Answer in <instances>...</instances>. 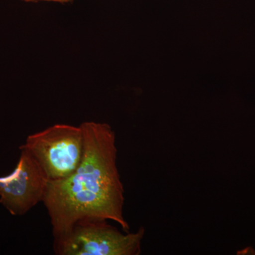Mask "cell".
Instances as JSON below:
<instances>
[{
  "label": "cell",
  "mask_w": 255,
  "mask_h": 255,
  "mask_svg": "<svg viewBox=\"0 0 255 255\" xmlns=\"http://www.w3.org/2000/svg\"><path fill=\"white\" fill-rule=\"evenodd\" d=\"M23 1H26V2H33V1H53V2L61 3V4H65V3L70 2L73 0H21Z\"/></svg>",
  "instance_id": "obj_5"
},
{
  "label": "cell",
  "mask_w": 255,
  "mask_h": 255,
  "mask_svg": "<svg viewBox=\"0 0 255 255\" xmlns=\"http://www.w3.org/2000/svg\"><path fill=\"white\" fill-rule=\"evenodd\" d=\"M84 152L75 172L62 180L48 182L43 203L53 238L82 221H114L124 232L130 227L124 216V188L117 166L115 132L106 123L80 124Z\"/></svg>",
  "instance_id": "obj_1"
},
{
  "label": "cell",
  "mask_w": 255,
  "mask_h": 255,
  "mask_svg": "<svg viewBox=\"0 0 255 255\" xmlns=\"http://www.w3.org/2000/svg\"><path fill=\"white\" fill-rule=\"evenodd\" d=\"M19 150L13 172L0 177V204L13 216H22L43 202L48 182L33 156L25 149Z\"/></svg>",
  "instance_id": "obj_4"
},
{
  "label": "cell",
  "mask_w": 255,
  "mask_h": 255,
  "mask_svg": "<svg viewBox=\"0 0 255 255\" xmlns=\"http://www.w3.org/2000/svg\"><path fill=\"white\" fill-rule=\"evenodd\" d=\"M144 235L143 227L122 233L106 220L82 221L54 238L53 251L57 255H138Z\"/></svg>",
  "instance_id": "obj_3"
},
{
  "label": "cell",
  "mask_w": 255,
  "mask_h": 255,
  "mask_svg": "<svg viewBox=\"0 0 255 255\" xmlns=\"http://www.w3.org/2000/svg\"><path fill=\"white\" fill-rule=\"evenodd\" d=\"M29 152L48 182L70 177L78 169L84 152L82 128L55 124L28 135L19 147Z\"/></svg>",
  "instance_id": "obj_2"
}]
</instances>
